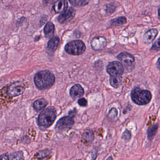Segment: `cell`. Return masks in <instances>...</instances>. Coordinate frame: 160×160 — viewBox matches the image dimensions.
Returning a JSON list of instances; mask_svg holds the SVG:
<instances>
[{
	"label": "cell",
	"mask_w": 160,
	"mask_h": 160,
	"mask_svg": "<svg viewBox=\"0 0 160 160\" xmlns=\"http://www.w3.org/2000/svg\"><path fill=\"white\" fill-rule=\"evenodd\" d=\"M36 87L40 89H46L51 88L55 83V77L48 70L38 72L34 78Z\"/></svg>",
	"instance_id": "6da1fadb"
},
{
	"label": "cell",
	"mask_w": 160,
	"mask_h": 160,
	"mask_svg": "<svg viewBox=\"0 0 160 160\" xmlns=\"http://www.w3.org/2000/svg\"><path fill=\"white\" fill-rule=\"evenodd\" d=\"M132 101L138 105H145L150 102L152 99L150 92L136 88L132 90L131 94Z\"/></svg>",
	"instance_id": "7a4b0ae2"
},
{
	"label": "cell",
	"mask_w": 160,
	"mask_h": 160,
	"mask_svg": "<svg viewBox=\"0 0 160 160\" xmlns=\"http://www.w3.org/2000/svg\"><path fill=\"white\" fill-rule=\"evenodd\" d=\"M57 113L56 109L50 107L41 112L38 118V122L41 126L48 127L56 120Z\"/></svg>",
	"instance_id": "3957f363"
},
{
	"label": "cell",
	"mask_w": 160,
	"mask_h": 160,
	"mask_svg": "<svg viewBox=\"0 0 160 160\" xmlns=\"http://www.w3.org/2000/svg\"><path fill=\"white\" fill-rule=\"evenodd\" d=\"M85 44L80 40H76L68 43L65 46V50L68 54L72 56H79L86 51Z\"/></svg>",
	"instance_id": "277c9868"
},
{
	"label": "cell",
	"mask_w": 160,
	"mask_h": 160,
	"mask_svg": "<svg viewBox=\"0 0 160 160\" xmlns=\"http://www.w3.org/2000/svg\"><path fill=\"white\" fill-rule=\"evenodd\" d=\"M25 89L24 83L21 81H18L12 83L8 87L7 94L10 97L19 96L24 93Z\"/></svg>",
	"instance_id": "5b68a950"
},
{
	"label": "cell",
	"mask_w": 160,
	"mask_h": 160,
	"mask_svg": "<svg viewBox=\"0 0 160 160\" xmlns=\"http://www.w3.org/2000/svg\"><path fill=\"white\" fill-rule=\"evenodd\" d=\"M122 66L127 70H131L135 65V58L133 56L127 52H122L118 56Z\"/></svg>",
	"instance_id": "8992f818"
},
{
	"label": "cell",
	"mask_w": 160,
	"mask_h": 160,
	"mask_svg": "<svg viewBox=\"0 0 160 160\" xmlns=\"http://www.w3.org/2000/svg\"><path fill=\"white\" fill-rule=\"evenodd\" d=\"M107 72L110 76H122L124 72V68L120 62H112L108 65Z\"/></svg>",
	"instance_id": "52a82bcc"
},
{
	"label": "cell",
	"mask_w": 160,
	"mask_h": 160,
	"mask_svg": "<svg viewBox=\"0 0 160 160\" xmlns=\"http://www.w3.org/2000/svg\"><path fill=\"white\" fill-rule=\"evenodd\" d=\"M74 123V121L72 117L65 116L61 118L57 122L56 128L58 130L70 129Z\"/></svg>",
	"instance_id": "ba28073f"
},
{
	"label": "cell",
	"mask_w": 160,
	"mask_h": 160,
	"mask_svg": "<svg viewBox=\"0 0 160 160\" xmlns=\"http://www.w3.org/2000/svg\"><path fill=\"white\" fill-rule=\"evenodd\" d=\"M75 14V10L73 8L71 7L69 9H67L65 12L62 13L61 14H60L58 18V21L61 24L70 21L74 17Z\"/></svg>",
	"instance_id": "9c48e42d"
},
{
	"label": "cell",
	"mask_w": 160,
	"mask_h": 160,
	"mask_svg": "<svg viewBox=\"0 0 160 160\" xmlns=\"http://www.w3.org/2000/svg\"><path fill=\"white\" fill-rule=\"evenodd\" d=\"M91 44L94 50H102L106 46L107 41L104 37L99 36L93 38L92 40Z\"/></svg>",
	"instance_id": "30bf717a"
},
{
	"label": "cell",
	"mask_w": 160,
	"mask_h": 160,
	"mask_svg": "<svg viewBox=\"0 0 160 160\" xmlns=\"http://www.w3.org/2000/svg\"><path fill=\"white\" fill-rule=\"evenodd\" d=\"M84 94V89L79 84L74 85L70 89V94L73 100L80 98Z\"/></svg>",
	"instance_id": "8fae6325"
},
{
	"label": "cell",
	"mask_w": 160,
	"mask_h": 160,
	"mask_svg": "<svg viewBox=\"0 0 160 160\" xmlns=\"http://www.w3.org/2000/svg\"><path fill=\"white\" fill-rule=\"evenodd\" d=\"M68 3L66 0H58L54 3L53 9L55 12L60 13L67 10Z\"/></svg>",
	"instance_id": "7c38bea8"
},
{
	"label": "cell",
	"mask_w": 160,
	"mask_h": 160,
	"mask_svg": "<svg viewBox=\"0 0 160 160\" xmlns=\"http://www.w3.org/2000/svg\"><path fill=\"white\" fill-rule=\"evenodd\" d=\"M158 32L155 29L148 31L143 36V41L146 44H150L153 42L158 34Z\"/></svg>",
	"instance_id": "4fadbf2b"
},
{
	"label": "cell",
	"mask_w": 160,
	"mask_h": 160,
	"mask_svg": "<svg viewBox=\"0 0 160 160\" xmlns=\"http://www.w3.org/2000/svg\"><path fill=\"white\" fill-rule=\"evenodd\" d=\"M59 43V39L58 37L51 38L48 43L47 51L49 53H54L58 48Z\"/></svg>",
	"instance_id": "5bb4252c"
},
{
	"label": "cell",
	"mask_w": 160,
	"mask_h": 160,
	"mask_svg": "<svg viewBox=\"0 0 160 160\" xmlns=\"http://www.w3.org/2000/svg\"><path fill=\"white\" fill-rule=\"evenodd\" d=\"M55 32V26L52 22H49L45 26L44 33L47 38L51 37L54 34Z\"/></svg>",
	"instance_id": "9a60e30c"
},
{
	"label": "cell",
	"mask_w": 160,
	"mask_h": 160,
	"mask_svg": "<svg viewBox=\"0 0 160 160\" xmlns=\"http://www.w3.org/2000/svg\"><path fill=\"white\" fill-rule=\"evenodd\" d=\"M48 102L44 99H39L33 103V107L37 111H40L44 108L47 105Z\"/></svg>",
	"instance_id": "2e32d148"
},
{
	"label": "cell",
	"mask_w": 160,
	"mask_h": 160,
	"mask_svg": "<svg viewBox=\"0 0 160 160\" xmlns=\"http://www.w3.org/2000/svg\"><path fill=\"white\" fill-rule=\"evenodd\" d=\"M109 81L110 85L113 88H118L121 84L122 79L121 76H110Z\"/></svg>",
	"instance_id": "e0dca14e"
},
{
	"label": "cell",
	"mask_w": 160,
	"mask_h": 160,
	"mask_svg": "<svg viewBox=\"0 0 160 160\" xmlns=\"http://www.w3.org/2000/svg\"><path fill=\"white\" fill-rule=\"evenodd\" d=\"M82 138L87 142H92L94 139V135L91 130H86L82 134Z\"/></svg>",
	"instance_id": "ac0fdd59"
},
{
	"label": "cell",
	"mask_w": 160,
	"mask_h": 160,
	"mask_svg": "<svg viewBox=\"0 0 160 160\" xmlns=\"http://www.w3.org/2000/svg\"><path fill=\"white\" fill-rule=\"evenodd\" d=\"M127 22V20L125 18L123 17L118 18L116 19H114L111 21V25L112 26H120L126 24Z\"/></svg>",
	"instance_id": "d6986e66"
},
{
	"label": "cell",
	"mask_w": 160,
	"mask_h": 160,
	"mask_svg": "<svg viewBox=\"0 0 160 160\" xmlns=\"http://www.w3.org/2000/svg\"><path fill=\"white\" fill-rule=\"evenodd\" d=\"M158 128V124H155L154 125L149 128L148 131V138L150 140H151L153 138L154 136L157 132V129Z\"/></svg>",
	"instance_id": "ffe728a7"
},
{
	"label": "cell",
	"mask_w": 160,
	"mask_h": 160,
	"mask_svg": "<svg viewBox=\"0 0 160 160\" xmlns=\"http://www.w3.org/2000/svg\"><path fill=\"white\" fill-rule=\"evenodd\" d=\"M71 4L75 7H81L86 5L88 2V0H69Z\"/></svg>",
	"instance_id": "44dd1931"
},
{
	"label": "cell",
	"mask_w": 160,
	"mask_h": 160,
	"mask_svg": "<svg viewBox=\"0 0 160 160\" xmlns=\"http://www.w3.org/2000/svg\"><path fill=\"white\" fill-rule=\"evenodd\" d=\"M23 159V152H13L11 154L9 157L10 160H21Z\"/></svg>",
	"instance_id": "7402d4cb"
},
{
	"label": "cell",
	"mask_w": 160,
	"mask_h": 160,
	"mask_svg": "<svg viewBox=\"0 0 160 160\" xmlns=\"http://www.w3.org/2000/svg\"><path fill=\"white\" fill-rule=\"evenodd\" d=\"M50 153V151L49 150H44L40 151L37 153V156H36L37 159H43V158L49 155Z\"/></svg>",
	"instance_id": "603a6c76"
},
{
	"label": "cell",
	"mask_w": 160,
	"mask_h": 160,
	"mask_svg": "<svg viewBox=\"0 0 160 160\" xmlns=\"http://www.w3.org/2000/svg\"><path fill=\"white\" fill-rule=\"evenodd\" d=\"M122 139H124L125 141H128L131 139V133L130 131L128 130H126L125 132L122 133Z\"/></svg>",
	"instance_id": "cb8c5ba5"
},
{
	"label": "cell",
	"mask_w": 160,
	"mask_h": 160,
	"mask_svg": "<svg viewBox=\"0 0 160 160\" xmlns=\"http://www.w3.org/2000/svg\"><path fill=\"white\" fill-rule=\"evenodd\" d=\"M160 39H158L157 41L152 45L151 50L153 51H158L160 50Z\"/></svg>",
	"instance_id": "d4e9b609"
},
{
	"label": "cell",
	"mask_w": 160,
	"mask_h": 160,
	"mask_svg": "<svg viewBox=\"0 0 160 160\" xmlns=\"http://www.w3.org/2000/svg\"><path fill=\"white\" fill-rule=\"evenodd\" d=\"M78 104L81 107H86L88 105V101L85 98H80L78 100Z\"/></svg>",
	"instance_id": "484cf974"
},
{
	"label": "cell",
	"mask_w": 160,
	"mask_h": 160,
	"mask_svg": "<svg viewBox=\"0 0 160 160\" xmlns=\"http://www.w3.org/2000/svg\"><path fill=\"white\" fill-rule=\"evenodd\" d=\"M117 115H118V111L116 108H112L109 111V116L111 118H116L117 117Z\"/></svg>",
	"instance_id": "4316f807"
},
{
	"label": "cell",
	"mask_w": 160,
	"mask_h": 160,
	"mask_svg": "<svg viewBox=\"0 0 160 160\" xmlns=\"http://www.w3.org/2000/svg\"><path fill=\"white\" fill-rule=\"evenodd\" d=\"M115 10V7L113 6V5H108L107 7V12H108L109 13H111L113 12Z\"/></svg>",
	"instance_id": "83f0119b"
},
{
	"label": "cell",
	"mask_w": 160,
	"mask_h": 160,
	"mask_svg": "<svg viewBox=\"0 0 160 160\" xmlns=\"http://www.w3.org/2000/svg\"><path fill=\"white\" fill-rule=\"evenodd\" d=\"M0 160H9L8 153H4L0 156Z\"/></svg>",
	"instance_id": "f1b7e54d"
},
{
	"label": "cell",
	"mask_w": 160,
	"mask_h": 160,
	"mask_svg": "<svg viewBox=\"0 0 160 160\" xmlns=\"http://www.w3.org/2000/svg\"><path fill=\"white\" fill-rule=\"evenodd\" d=\"M53 0H43L44 3L46 4H50L53 2Z\"/></svg>",
	"instance_id": "f546056e"
}]
</instances>
